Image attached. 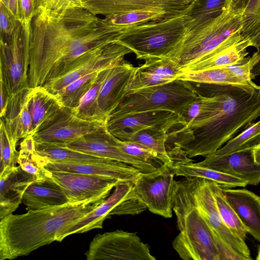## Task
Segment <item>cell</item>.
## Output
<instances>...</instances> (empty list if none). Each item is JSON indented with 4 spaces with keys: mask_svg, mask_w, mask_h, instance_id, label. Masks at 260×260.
I'll return each instance as SVG.
<instances>
[{
    "mask_svg": "<svg viewBox=\"0 0 260 260\" xmlns=\"http://www.w3.org/2000/svg\"><path fill=\"white\" fill-rule=\"evenodd\" d=\"M106 124L88 121L77 116L72 109L64 107L32 136L35 143L66 146Z\"/></svg>",
    "mask_w": 260,
    "mask_h": 260,
    "instance_id": "7c38bea8",
    "label": "cell"
},
{
    "mask_svg": "<svg viewBox=\"0 0 260 260\" xmlns=\"http://www.w3.org/2000/svg\"><path fill=\"white\" fill-rule=\"evenodd\" d=\"M17 164L34 178L35 181L42 182L50 179V171L45 168V158L37 152L32 136L21 142Z\"/></svg>",
    "mask_w": 260,
    "mask_h": 260,
    "instance_id": "f546056e",
    "label": "cell"
},
{
    "mask_svg": "<svg viewBox=\"0 0 260 260\" xmlns=\"http://www.w3.org/2000/svg\"><path fill=\"white\" fill-rule=\"evenodd\" d=\"M222 189L247 232L260 242V197L246 189Z\"/></svg>",
    "mask_w": 260,
    "mask_h": 260,
    "instance_id": "603a6c76",
    "label": "cell"
},
{
    "mask_svg": "<svg viewBox=\"0 0 260 260\" xmlns=\"http://www.w3.org/2000/svg\"><path fill=\"white\" fill-rule=\"evenodd\" d=\"M30 89L27 87L12 94L6 115L1 118L18 141L32 135L31 118L28 107Z\"/></svg>",
    "mask_w": 260,
    "mask_h": 260,
    "instance_id": "d4e9b609",
    "label": "cell"
},
{
    "mask_svg": "<svg viewBox=\"0 0 260 260\" xmlns=\"http://www.w3.org/2000/svg\"><path fill=\"white\" fill-rule=\"evenodd\" d=\"M117 144L125 153L150 163L156 168H158L156 164L160 166L164 164H170L156 151L141 144L121 141L117 138Z\"/></svg>",
    "mask_w": 260,
    "mask_h": 260,
    "instance_id": "ab89813d",
    "label": "cell"
},
{
    "mask_svg": "<svg viewBox=\"0 0 260 260\" xmlns=\"http://www.w3.org/2000/svg\"><path fill=\"white\" fill-rule=\"evenodd\" d=\"M75 7L83 8L82 0H41L40 11Z\"/></svg>",
    "mask_w": 260,
    "mask_h": 260,
    "instance_id": "f6af8a7d",
    "label": "cell"
},
{
    "mask_svg": "<svg viewBox=\"0 0 260 260\" xmlns=\"http://www.w3.org/2000/svg\"></svg>",
    "mask_w": 260,
    "mask_h": 260,
    "instance_id": "db71d44e",
    "label": "cell"
},
{
    "mask_svg": "<svg viewBox=\"0 0 260 260\" xmlns=\"http://www.w3.org/2000/svg\"><path fill=\"white\" fill-rule=\"evenodd\" d=\"M45 168L48 171H67L112 178L134 183L141 172L126 164L111 160L96 163H63L51 161L46 158Z\"/></svg>",
    "mask_w": 260,
    "mask_h": 260,
    "instance_id": "44dd1931",
    "label": "cell"
},
{
    "mask_svg": "<svg viewBox=\"0 0 260 260\" xmlns=\"http://www.w3.org/2000/svg\"><path fill=\"white\" fill-rule=\"evenodd\" d=\"M260 62V53L259 51L248 57L245 61L233 65L227 66L229 70L235 76L242 79L252 86H256L252 79L254 78L252 72L254 67Z\"/></svg>",
    "mask_w": 260,
    "mask_h": 260,
    "instance_id": "b9f144b4",
    "label": "cell"
},
{
    "mask_svg": "<svg viewBox=\"0 0 260 260\" xmlns=\"http://www.w3.org/2000/svg\"><path fill=\"white\" fill-rule=\"evenodd\" d=\"M252 46L251 39L246 38L217 53L204 57L184 67L183 73L225 67L245 61L248 57L247 48ZM182 73V74H183Z\"/></svg>",
    "mask_w": 260,
    "mask_h": 260,
    "instance_id": "4316f807",
    "label": "cell"
},
{
    "mask_svg": "<svg viewBox=\"0 0 260 260\" xmlns=\"http://www.w3.org/2000/svg\"><path fill=\"white\" fill-rule=\"evenodd\" d=\"M256 259L260 260V247L259 248L258 253L257 255V257L256 258Z\"/></svg>",
    "mask_w": 260,
    "mask_h": 260,
    "instance_id": "f5cc1de1",
    "label": "cell"
},
{
    "mask_svg": "<svg viewBox=\"0 0 260 260\" xmlns=\"http://www.w3.org/2000/svg\"><path fill=\"white\" fill-rule=\"evenodd\" d=\"M231 0H194L189 15L190 21L185 34L192 31L221 15L230 7Z\"/></svg>",
    "mask_w": 260,
    "mask_h": 260,
    "instance_id": "1f68e13d",
    "label": "cell"
},
{
    "mask_svg": "<svg viewBox=\"0 0 260 260\" xmlns=\"http://www.w3.org/2000/svg\"><path fill=\"white\" fill-rule=\"evenodd\" d=\"M177 79L184 81L222 85H235L243 87H255L233 74L227 67L183 73Z\"/></svg>",
    "mask_w": 260,
    "mask_h": 260,
    "instance_id": "d6a6232c",
    "label": "cell"
},
{
    "mask_svg": "<svg viewBox=\"0 0 260 260\" xmlns=\"http://www.w3.org/2000/svg\"><path fill=\"white\" fill-rule=\"evenodd\" d=\"M18 142L4 121L1 119L0 176L5 175L16 166L19 155V151L16 149Z\"/></svg>",
    "mask_w": 260,
    "mask_h": 260,
    "instance_id": "8d00e7d4",
    "label": "cell"
},
{
    "mask_svg": "<svg viewBox=\"0 0 260 260\" xmlns=\"http://www.w3.org/2000/svg\"><path fill=\"white\" fill-rule=\"evenodd\" d=\"M50 179L62 189L71 203L110 193L116 185L124 182L110 177L61 171H50Z\"/></svg>",
    "mask_w": 260,
    "mask_h": 260,
    "instance_id": "9a60e30c",
    "label": "cell"
},
{
    "mask_svg": "<svg viewBox=\"0 0 260 260\" xmlns=\"http://www.w3.org/2000/svg\"><path fill=\"white\" fill-rule=\"evenodd\" d=\"M34 181V178L19 166L0 176V219L17 209L26 188Z\"/></svg>",
    "mask_w": 260,
    "mask_h": 260,
    "instance_id": "cb8c5ba5",
    "label": "cell"
},
{
    "mask_svg": "<svg viewBox=\"0 0 260 260\" xmlns=\"http://www.w3.org/2000/svg\"><path fill=\"white\" fill-rule=\"evenodd\" d=\"M11 94L3 81H0V96H1V118L4 117L6 115L7 107Z\"/></svg>",
    "mask_w": 260,
    "mask_h": 260,
    "instance_id": "bcb514c9",
    "label": "cell"
},
{
    "mask_svg": "<svg viewBox=\"0 0 260 260\" xmlns=\"http://www.w3.org/2000/svg\"><path fill=\"white\" fill-rule=\"evenodd\" d=\"M208 181L217 209L223 221L233 234L245 241L247 231L226 199L222 188L216 183Z\"/></svg>",
    "mask_w": 260,
    "mask_h": 260,
    "instance_id": "e575fe53",
    "label": "cell"
},
{
    "mask_svg": "<svg viewBox=\"0 0 260 260\" xmlns=\"http://www.w3.org/2000/svg\"><path fill=\"white\" fill-rule=\"evenodd\" d=\"M22 202L29 210L61 205L69 201L62 189L49 179L31 183L23 196Z\"/></svg>",
    "mask_w": 260,
    "mask_h": 260,
    "instance_id": "83f0119b",
    "label": "cell"
},
{
    "mask_svg": "<svg viewBox=\"0 0 260 260\" xmlns=\"http://www.w3.org/2000/svg\"><path fill=\"white\" fill-rule=\"evenodd\" d=\"M19 21L0 3L1 37L11 35Z\"/></svg>",
    "mask_w": 260,
    "mask_h": 260,
    "instance_id": "ee69618b",
    "label": "cell"
},
{
    "mask_svg": "<svg viewBox=\"0 0 260 260\" xmlns=\"http://www.w3.org/2000/svg\"><path fill=\"white\" fill-rule=\"evenodd\" d=\"M37 152L47 160L63 163H96L112 159L92 155L67 147L35 143Z\"/></svg>",
    "mask_w": 260,
    "mask_h": 260,
    "instance_id": "4dcf8cb0",
    "label": "cell"
},
{
    "mask_svg": "<svg viewBox=\"0 0 260 260\" xmlns=\"http://www.w3.org/2000/svg\"><path fill=\"white\" fill-rule=\"evenodd\" d=\"M255 73L257 75H260V64L256 66L255 68Z\"/></svg>",
    "mask_w": 260,
    "mask_h": 260,
    "instance_id": "816d5d0a",
    "label": "cell"
},
{
    "mask_svg": "<svg viewBox=\"0 0 260 260\" xmlns=\"http://www.w3.org/2000/svg\"><path fill=\"white\" fill-rule=\"evenodd\" d=\"M200 88L207 98L200 114L168 136V143L180 147L190 158L214 153L260 116V86L201 83Z\"/></svg>",
    "mask_w": 260,
    "mask_h": 260,
    "instance_id": "7a4b0ae2",
    "label": "cell"
},
{
    "mask_svg": "<svg viewBox=\"0 0 260 260\" xmlns=\"http://www.w3.org/2000/svg\"><path fill=\"white\" fill-rule=\"evenodd\" d=\"M31 24L19 21L11 35L1 37L0 81L11 95L29 87Z\"/></svg>",
    "mask_w": 260,
    "mask_h": 260,
    "instance_id": "ba28073f",
    "label": "cell"
},
{
    "mask_svg": "<svg viewBox=\"0 0 260 260\" xmlns=\"http://www.w3.org/2000/svg\"><path fill=\"white\" fill-rule=\"evenodd\" d=\"M260 143V120L251 123L214 153L224 155L253 148Z\"/></svg>",
    "mask_w": 260,
    "mask_h": 260,
    "instance_id": "74e56055",
    "label": "cell"
},
{
    "mask_svg": "<svg viewBox=\"0 0 260 260\" xmlns=\"http://www.w3.org/2000/svg\"><path fill=\"white\" fill-rule=\"evenodd\" d=\"M114 66L98 72L90 88L82 98L78 106L75 109L72 110L77 116L88 121H98L97 101L100 91Z\"/></svg>",
    "mask_w": 260,
    "mask_h": 260,
    "instance_id": "d590c367",
    "label": "cell"
},
{
    "mask_svg": "<svg viewBox=\"0 0 260 260\" xmlns=\"http://www.w3.org/2000/svg\"><path fill=\"white\" fill-rule=\"evenodd\" d=\"M172 209L179 231L172 246L179 256L184 260H220L216 234L197 206L191 177L175 181Z\"/></svg>",
    "mask_w": 260,
    "mask_h": 260,
    "instance_id": "277c9868",
    "label": "cell"
},
{
    "mask_svg": "<svg viewBox=\"0 0 260 260\" xmlns=\"http://www.w3.org/2000/svg\"><path fill=\"white\" fill-rule=\"evenodd\" d=\"M252 46L260 50V30L251 38Z\"/></svg>",
    "mask_w": 260,
    "mask_h": 260,
    "instance_id": "681fc988",
    "label": "cell"
},
{
    "mask_svg": "<svg viewBox=\"0 0 260 260\" xmlns=\"http://www.w3.org/2000/svg\"><path fill=\"white\" fill-rule=\"evenodd\" d=\"M194 0H82L83 8L105 17L140 10L175 17L188 12Z\"/></svg>",
    "mask_w": 260,
    "mask_h": 260,
    "instance_id": "5bb4252c",
    "label": "cell"
},
{
    "mask_svg": "<svg viewBox=\"0 0 260 260\" xmlns=\"http://www.w3.org/2000/svg\"><path fill=\"white\" fill-rule=\"evenodd\" d=\"M189 12L130 27L121 33L117 42L131 50L138 59L169 57L186 32Z\"/></svg>",
    "mask_w": 260,
    "mask_h": 260,
    "instance_id": "8992f818",
    "label": "cell"
},
{
    "mask_svg": "<svg viewBox=\"0 0 260 260\" xmlns=\"http://www.w3.org/2000/svg\"><path fill=\"white\" fill-rule=\"evenodd\" d=\"M253 148L224 155L212 153L196 164L229 174L246 181L248 184L257 185L260 182V163L254 160Z\"/></svg>",
    "mask_w": 260,
    "mask_h": 260,
    "instance_id": "d6986e66",
    "label": "cell"
},
{
    "mask_svg": "<svg viewBox=\"0 0 260 260\" xmlns=\"http://www.w3.org/2000/svg\"><path fill=\"white\" fill-rule=\"evenodd\" d=\"M88 260H155L136 233L118 230L96 235L85 253Z\"/></svg>",
    "mask_w": 260,
    "mask_h": 260,
    "instance_id": "9c48e42d",
    "label": "cell"
},
{
    "mask_svg": "<svg viewBox=\"0 0 260 260\" xmlns=\"http://www.w3.org/2000/svg\"><path fill=\"white\" fill-rule=\"evenodd\" d=\"M118 39L107 18L83 8L40 11L31 24L29 87L65 75L81 55Z\"/></svg>",
    "mask_w": 260,
    "mask_h": 260,
    "instance_id": "6da1fadb",
    "label": "cell"
},
{
    "mask_svg": "<svg viewBox=\"0 0 260 260\" xmlns=\"http://www.w3.org/2000/svg\"><path fill=\"white\" fill-rule=\"evenodd\" d=\"M135 67L123 60L114 66L103 83L97 101V121L106 123L129 91Z\"/></svg>",
    "mask_w": 260,
    "mask_h": 260,
    "instance_id": "e0dca14e",
    "label": "cell"
},
{
    "mask_svg": "<svg viewBox=\"0 0 260 260\" xmlns=\"http://www.w3.org/2000/svg\"><path fill=\"white\" fill-rule=\"evenodd\" d=\"M193 160L174 165L175 175L185 178L205 179L216 183L222 188L245 187L246 181L229 174L196 165Z\"/></svg>",
    "mask_w": 260,
    "mask_h": 260,
    "instance_id": "f1b7e54d",
    "label": "cell"
},
{
    "mask_svg": "<svg viewBox=\"0 0 260 260\" xmlns=\"http://www.w3.org/2000/svg\"><path fill=\"white\" fill-rule=\"evenodd\" d=\"M0 3L18 20L17 0H0Z\"/></svg>",
    "mask_w": 260,
    "mask_h": 260,
    "instance_id": "7dc6e473",
    "label": "cell"
},
{
    "mask_svg": "<svg viewBox=\"0 0 260 260\" xmlns=\"http://www.w3.org/2000/svg\"><path fill=\"white\" fill-rule=\"evenodd\" d=\"M10 214L0 219V259L25 256L55 241L63 229L93 210L109 195Z\"/></svg>",
    "mask_w": 260,
    "mask_h": 260,
    "instance_id": "3957f363",
    "label": "cell"
},
{
    "mask_svg": "<svg viewBox=\"0 0 260 260\" xmlns=\"http://www.w3.org/2000/svg\"><path fill=\"white\" fill-rule=\"evenodd\" d=\"M197 97L189 81L176 79L164 85L129 92L110 118L159 110L170 111L180 116Z\"/></svg>",
    "mask_w": 260,
    "mask_h": 260,
    "instance_id": "52a82bcc",
    "label": "cell"
},
{
    "mask_svg": "<svg viewBox=\"0 0 260 260\" xmlns=\"http://www.w3.org/2000/svg\"><path fill=\"white\" fill-rule=\"evenodd\" d=\"M249 0H231L230 8L235 12H243Z\"/></svg>",
    "mask_w": 260,
    "mask_h": 260,
    "instance_id": "c3c4849f",
    "label": "cell"
},
{
    "mask_svg": "<svg viewBox=\"0 0 260 260\" xmlns=\"http://www.w3.org/2000/svg\"><path fill=\"white\" fill-rule=\"evenodd\" d=\"M183 120L178 114L167 110H153L110 118L107 130L112 135L126 129L133 132L149 130L168 133L181 126Z\"/></svg>",
    "mask_w": 260,
    "mask_h": 260,
    "instance_id": "ac0fdd59",
    "label": "cell"
},
{
    "mask_svg": "<svg viewBox=\"0 0 260 260\" xmlns=\"http://www.w3.org/2000/svg\"><path fill=\"white\" fill-rule=\"evenodd\" d=\"M242 12L228 8L221 15L181 39L169 57L181 70L204 57L246 38L241 35Z\"/></svg>",
    "mask_w": 260,
    "mask_h": 260,
    "instance_id": "5b68a950",
    "label": "cell"
},
{
    "mask_svg": "<svg viewBox=\"0 0 260 260\" xmlns=\"http://www.w3.org/2000/svg\"><path fill=\"white\" fill-rule=\"evenodd\" d=\"M191 178L197 206L213 232L247 260L251 259L250 250L245 241L233 234L223 221L208 180Z\"/></svg>",
    "mask_w": 260,
    "mask_h": 260,
    "instance_id": "2e32d148",
    "label": "cell"
},
{
    "mask_svg": "<svg viewBox=\"0 0 260 260\" xmlns=\"http://www.w3.org/2000/svg\"><path fill=\"white\" fill-rule=\"evenodd\" d=\"M133 189V183L121 182L115 186L112 193L93 210L83 218L67 225L56 235L55 241L61 242L74 234H81L96 229H102L104 221L109 218L110 213Z\"/></svg>",
    "mask_w": 260,
    "mask_h": 260,
    "instance_id": "ffe728a7",
    "label": "cell"
},
{
    "mask_svg": "<svg viewBox=\"0 0 260 260\" xmlns=\"http://www.w3.org/2000/svg\"><path fill=\"white\" fill-rule=\"evenodd\" d=\"M253 153L255 161L260 163V143L253 148Z\"/></svg>",
    "mask_w": 260,
    "mask_h": 260,
    "instance_id": "f907efd6",
    "label": "cell"
},
{
    "mask_svg": "<svg viewBox=\"0 0 260 260\" xmlns=\"http://www.w3.org/2000/svg\"><path fill=\"white\" fill-rule=\"evenodd\" d=\"M64 147L126 164L143 173L151 172L157 169L150 163L123 152L118 146L117 138L107 130L106 125L80 137Z\"/></svg>",
    "mask_w": 260,
    "mask_h": 260,
    "instance_id": "4fadbf2b",
    "label": "cell"
},
{
    "mask_svg": "<svg viewBox=\"0 0 260 260\" xmlns=\"http://www.w3.org/2000/svg\"><path fill=\"white\" fill-rule=\"evenodd\" d=\"M241 35L251 38L260 30V0H249L242 15Z\"/></svg>",
    "mask_w": 260,
    "mask_h": 260,
    "instance_id": "60d3db41",
    "label": "cell"
},
{
    "mask_svg": "<svg viewBox=\"0 0 260 260\" xmlns=\"http://www.w3.org/2000/svg\"><path fill=\"white\" fill-rule=\"evenodd\" d=\"M182 73L176 62L170 57L147 59L143 64L135 68L128 93L168 83L176 80Z\"/></svg>",
    "mask_w": 260,
    "mask_h": 260,
    "instance_id": "7402d4cb",
    "label": "cell"
},
{
    "mask_svg": "<svg viewBox=\"0 0 260 260\" xmlns=\"http://www.w3.org/2000/svg\"><path fill=\"white\" fill-rule=\"evenodd\" d=\"M28 107L31 118L33 135L64 106L57 94L50 92L43 86H39L30 87Z\"/></svg>",
    "mask_w": 260,
    "mask_h": 260,
    "instance_id": "484cf974",
    "label": "cell"
},
{
    "mask_svg": "<svg viewBox=\"0 0 260 260\" xmlns=\"http://www.w3.org/2000/svg\"><path fill=\"white\" fill-rule=\"evenodd\" d=\"M113 135L121 141L138 143L151 148L162 156L169 164L174 165L167 147L168 133L149 130L133 132L124 129Z\"/></svg>",
    "mask_w": 260,
    "mask_h": 260,
    "instance_id": "836d02e7",
    "label": "cell"
},
{
    "mask_svg": "<svg viewBox=\"0 0 260 260\" xmlns=\"http://www.w3.org/2000/svg\"><path fill=\"white\" fill-rule=\"evenodd\" d=\"M41 0H17L18 19L23 24H31L40 11Z\"/></svg>",
    "mask_w": 260,
    "mask_h": 260,
    "instance_id": "7bdbcfd3",
    "label": "cell"
},
{
    "mask_svg": "<svg viewBox=\"0 0 260 260\" xmlns=\"http://www.w3.org/2000/svg\"><path fill=\"white\" fill-rule=\"evenodd\" d=\"M175 175L174 165L164 164L154 171L141 173L133 183L134 192L151 213L172 216Z\"/></svg>",
    "mask_w": 260,
    "mask_h": 260,
    "instance_id": "30bf717a",
    "label": "cell"
},
{
    "mask_svg": "<svg viewBox=\"0 0 260 260\" xmlns=\"http://www.w3.org/2000/svg\"><path fill=\"white\" fill-rule=\"evenodd\" d=\"M98 73L95 72L80 77L55 94L58 96L64 107L74 110L92 85Z\"/></svg>",
    "mask_w": 260,
    "mask_h": 260,
    "instance_id": "f35d334b",
    "label": "cell"
},
{
    "mask_svg": "<svg viewBox=\"0 0 260 260\" xmlns=\"http://www.w3.org/2000/svg\"><path fill=\"white\" fill-rule=\"evenodd\" d=\"M131 53V50L117 42L92 49L81 55L68 73L43 86L50 92L56 94L80 77L119 63Z\"/></svg>",
    "mask_w": 260,
    "mask_h": 260,
    "instance_id": "8fae6325",
    "label": "cell"
}]
</instances>
